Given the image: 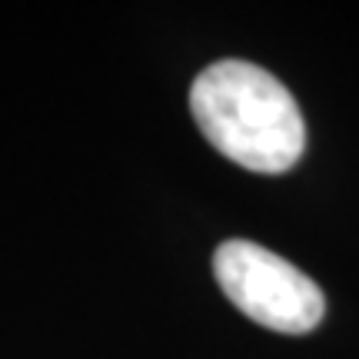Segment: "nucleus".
I'll list each match as a JSON object with an SVG mask.
<instances>
[{"label": "nucleus", "mask_w": 359, "mask_h": 359, "mask_svg": "<svg viewBox=\"0 0 359 359\" xmlns=\"http://www.w3.org/2000/svg\"><path fill=\"white\" fill-rule=\"evenodd\" d=\"M213 276L233 306L283 336L313 333L326 316V296L299 266L250 240H226L213 253Z\"/></svg>", "instance_id": "f03ea898"}, {"label": "nucleus", "mask_w": 359, "mask_h": 359, "mask_svg": "<svg viewBox=\"0 0 359 359\" xmlns=\"http://www.w3.org/2000/svg\"><path fill=\"white\" fill-rule=\"evenodd\" d=\"M193 120L210 147L253 170L286 173L303 160L306 123L299 103L269 70L250 60H217L190 87Z\"/></svg>", "instance_id": "f257e3e1"}]
</instances>
